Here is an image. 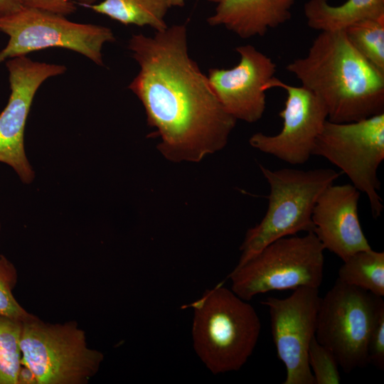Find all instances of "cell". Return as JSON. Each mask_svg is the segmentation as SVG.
Wrapping results in <instances>:
<instances>
[{
	"label": "cell",
	"instance_id": "cell-1",
	"mask_svg": "<svg viewBox=\"0 0 384 384\" xmlns=\"http://www.w3.org/2000/svg\"><path fill=\"white\" fill-rule=\"evenodd\" d=\"M128 48L139 70L129 85L172 162H199L223 149L237 120L223 107L207 75L189 55L185 24L153 36L134 34Z\"/></svg>",
	"mask_w": 384,
	"mask_h": 384
},
{
	"label": "cell",
	"instance_id": "cell-2",
	"mask_svg": "<svg viewBox=\"0 0 384 384\" xmlns=\"http://www.w3.org/2000/svg\"><path fill=\"white\" fill-rule=\"evenodd\" d=\"M324 105L335 123L384 112V73L351 44L343 30L320 31L307 54L286 66Z\"/></svg>",
	"mask_w": 384,
	"mask_h": 384
},
{
	"label": "cell",
	"instance_id": "cell-3",
	"mask_svg": "<svg viewBox=\"0 0 384 384\" xmlns=\"http://www.w3.org/2000/svg\"><path fill=\"white\" fill-rule=\"evenodd\" d=\"M192 306L193 344L200 359L213 374L239 370L261 331L253 306L222 286L206 291Z\"/></svg>",
	"mask_w": 384,
	"mask_h": 384
},
{
	"label": "cell",
	"instance_id": "cell-4",
	"mask_svg": "<svg viewBox=\"0 0 384 384\" xmlns=\"http://www.w3.org/2000/svg\"><path fill=\"white\" fill-rule=\"evenodd\" d=\"M20 384H85L99 370L103 354L87 346L75 321L22 323Z\"/></svg>",
	"mask_w": 384,
	"mask_h": 384
},
{
	"label": "cell",
	"instance_id": "cell-5",
	"mask_svg": "<svg viewBox=\"0 0 384 384\" xmlns=\"http://www.w3.org/2000/svg\"><path fill=\"white\" fill-rule=\"evenodd\" d=\"M259 166L270 188L268 206L262 220L247 231L238 265L279 238L301 231L313 232L311 217L316 202L341 175L329 168L272 171L261 164Z\"/></svg>",
	"mask_w": 384,
	"mask_h": 384
},
{
	"label": "cell",
	"instance_id": "cell-6",
	"mask_svg": "<svg viewBox=\"0 0 384 384\" xmlns=\"http://www.w3.org/2000/svg\"><path fill=\"white\" fill-rule=\"evenodd\" d=\"M324 251L313 232L279 238L235 267L229 275L231 290L248 302L270 291L319 288L324 277Z\"/></svg>",
	"mask_w": 384,
	"mask_h": 384
},
{
	"label": "cell",
	"instance_id": "cell-7",
	"mask_svg": "<svg viewBox=\"0 0 384 384\" xmlns=\"http://www.w3.org/2000/svg\"><path fill=\"white\" fill-rule=\"evenodd\" d=\"M383 310L381 297L338 278L321 297L315 338L334 353L346 373L368 364V339Z\"/></svg>",
	"mask_w": 384,
	"mask_h": 384
},
{
	"label": "cell",
	"instance_id": "cell-8",
	"mask_svg": "<svg viewBox=\"0 0 384 384\" xmlns=\"http://www.w3.org/2000/svg\"><path fill=\"white\" fill-rule=\"evenodd\" d=\"M325 158L345 174L361 193L366 194L372 215L383 210L378 193V169L384 159V112L358 121L325 122L312 156Z\"/></svg>",
	"mask_w": 384,
	"mask_h": 384
},
{
	"label": "cell",
	"instance_id": "cell-9",
	"mask_svg": "<svg viewBox=\"0 0 384 384\" xmlns=\"http://www.w3.org/2000/svg\"><path fill=\"white\" fill-rule=\"evenodd\" d=\"M0 31L9 37L7 45L0 51V63L56 47L78 52L102 65L103 45L115 41L112 31L107 27L73 22L65 16L26 6L0 18Z\"/></svg>",
	"mask_w": 384,
	"mask_h": 384
},
{
	"label": "cell",
	"instance_id": "cell-10",
	"mask_svg": "<svg viewBox=\"0 0 384 384\" xmlns=\"http://www.w3.org/2000/svg\"><path fill=\"white\" fill-rule=\"evenodd\" d=\"M321 297L319 288L300 287L284 299L268 297L271 331L287 375L284 384H315L308 350L315 336Z\"/></svg>",
	"mask_w": 384,
	"mask_h": 384
},
{
	"label": "cell",
	"instance_id": "cell-11",
	"mask_svg": "<svg viewBox=\"0 0 384 384\" xmlns=\"http://www.w3.org/2000/svg\"><path fill=\"white\" fill-rule=\"evenodd\" d=\"M11 95L0 113V162L10 166L23 183H31L35 172L24 148V131L33 97L48 78L63 74V65L36 62L26 55L8 59Z\"/></svg>",
	"mask_w": 384,
	"mask_h": 384
},
{
	"label": "cell",
	"instance_id": "cell-12",
	"mask_svg": "<svg viewBox=\"0 0 384 384\" xmlns=\"http://www.w3.org/2000/svg\"><path fill=\"white\" fill-rule=\"evenodd\" d=\"M280 88L287 93L281 131L274 135L262 132L252 134L249 143L253 148L292 165L305 164L312 156L317 137L327 119L323 102L311 91L289 85L274 77L265 86L267 91Z\"/></svg>",
	"mask_w": 384,
	"mask_h": 384
},
{
	"label": "cell",
	"instance_id": "cell-13",
	"mask_svg": "<svg viewBox=\"0 0 384 384\" xmlns=\"http://www.w3.org/2000/svg\"><path fill=\"white\" fill-rule=\"evenodd\" d=\"M238 63L232 68H211L207 75L225 110L236 120L248 123L260 120L266 107L265 85L276 73L272 58L252 45L235 48Z\"/></svg>",
	"mask_w": 384,
	"mask_h": 384
},
{
	"label": "cell",
	"instance_id": "cell-14",
	"mask_svg": "<svg viewBox=\"0 0 384 384\" xmlns=\"http://www.w3.org/2000/svg\"><path fill=\"white\" fill-rule=\"evenodd\" d=\"M360 195L351 183H333L322 191L313 210V233L324 250L343 262L357 252L371 248L358 218Z\"/></svg>",
	"mask_w": 384,
	"mask_h": 384
},
{
	"label": "cell",
	"instance_id": "cell-15",
	"mask_svg": "<svg viewBox=\"0 0 384 384\" xmlns=\"http://www.w3.org/2000/svg\"><path fill=\"white\" fill-rule=\"evenodd\" d=\"M295 0H220L209 25L223 26L241 38L263 36L288 21Z\"/></svg>",
	"mask_w": 384,
	"mask_h": 384
},
{
	"label": "cell",
	"instance_id": "cell-16",
	"mask_svg": "<svg viewBox=\"0 0 384 384\" xmlns=\"http://www.w3.org/2000/svg\"><path fill=\"white\" fill-rule=\"evenodd\" d=\"M304 12L311 28L319 32L341 31L363 19L384 16V0H347L338 6L328 0H309Z\"/></svg>",
	"mask_w": 384,
	"mask_h": 384
},
{
	"label": "cell",
	"instance_id": "cell-17",
	"mask_svg": "<svg viewBox=\"0 0 384 384\" xmlns=\"http://www.w3.org/2000/svg\"><path fill=\"white\" fill-rule=\"evenodd\" d=\"M86 8L124 25L149 26L161 31L168 27L165 16L171 6L169 0H103Z\"/></svg>",
	"mask_w": 384,
	"mask_h": 384
},
{
	"label": "cell",
	"instance_id": "cell-18",
	"mask_svg": "<svg viewBox=\"0 0 384 384\" xmlns=\"http://www.w3.org/2000/svg\"><path fill=\"white\" fill-rule=\"evenodd\" d=\"M338 279L342 282L384 296V252L361 250L343 261Z\"/></svg>",
	"mask_w": 384,
	"mask_h": 384
},
{
	"label": "cell",
	"instance_id": "cell-19",
	"mask_svg": "<svg viewBox=\"0 0 384 384\" xmlns=\"http://www.w3.org/2000/svg\"><path fill=\"white\" fill-rule=\"evenodd\" d=\"M343 31L355 48L384 73V16L358 21Z\"/></svg>",
	"mask_w": 384,
	"mask_h": 384
},
{
	"label": "cell",
	"instance_id": "cell-20",
	"mask_svg": "<svg viewBox=\"0 0 384 384\" xmlns=\"http://www.w3.org/2000/svg\"><path fill=\"white\" fill-rule=\"evenodd\" d=\"M22 323L0 316V384H20Z\"/></svg>",
	"mask_w": 384,
	"mask_h": 384
},
{
	"label": "cell",
	"instance_id": "cell-21",
	"mask_svg": "<svg viewBox=\"0 0 384 384\" xmlns=\"http://www.w3.org/2000/svg\"><path fill=\"white\" fill-rule=\"evenodd\" d=\"M308 362L315 384H338L341 376L334 353L320 344L315 336L308 350Z\"/></svg>",
	"mask_w": 384,
	"mask_h": 384
},
{
	"label": "cell",
	"instance_id": "cell-22",
	"mask_svg": "<svg viewBox=\"0 0 384 384\" xmlns=\"http://www.w3.org/2000/svg\"><path fill=\"white\" fill-rule=\"evenodd\" d=\"M16 281V268L8 260L0 266V316L24 322L36 316L24 309L13 295Z\"/></svg>",
	"mask_w": 384,
	"mask_h": 384
},
{
	"label": "cell",
	"instance_id": "cell-23",
	"mask_svg": "<svg viewBox=\"0 0 384 384\" xmlns=\"http://www.w3.org/2000/svg\"><path fill=\"white\" fill-rule=\"evenodd\" d=\"M368 362L380 370L384 369V310L379 314L370 334Z\"/></svg>",
	"mask_w": 384,
	"mask_h": 384
},
{
	"label": "cell",
	"instance_id": "cell-24",
	"mask_svg": "<svg viewBox=\"0 0 384 384\" xmlns=\"http://www.w3.org/2000/svg\"><path fill=\"white\" fill-rule=\"evenodd\" d=\"M85 7L95 4L97 0H77ZM23 6L43 10L53 14L68 16L73 14L77 7L71 0H22Z\"/></svg>",
	"mask_w": 384,
	"mask_h": 384
},
{
	"label": "cell",
	"instance_id": "cell-25",
	"mask_svg": "<svg viewBox=\"0 0 384 384\" xmlns=\"http://www.w3.org/2000/svg\"><path fill=\"white\" fill-rule=\"evenodd\" d=\"M23 6L22 0H0V18L11 15Z\"/></svg>",
	"mask_w": 384,
	"mask_h": 384
},
{
	"label": "cell",
	"instance_id": "cell-26",
	"mask_svg": "<svg viewBox=\"0 0 384 384\" xmlns=\"http://www.w3.org/2000/svg\"><path fill=\"white\" fill-rule=\"evenodd\" d=\"M210 2L218 4L220 0H207ZM186 0H169L171 7L178 6L181 7L184 6Z\"/></svg>",
	"mask_w": 384,
	"mask_h": 384
},
{
	"label": "cell",
	"instance_id": "cell-27",
	"mask_svg": "<svg viewBox=\"0 0 384 384\" xmlns=\"http://www.w3.org/2000/svg\"><path fill=\"white\" fill-rule=\"evenodd\" d=\"M9 260L2 255H0V266L6 263Z\"/></svg>",
	"mask_w": 384,
	"mask_h": 384
},
{
	"label": "cell",
	"instance_id": "cell-28",
	"mask_svg": "<svg viewBox=\"0 0 384 384\" xmlns=\"http://www.w3.org/2000/svg\"><path fill=\"white\" fill-rule=\"evenodd\" d=\"M0 230H1V224H0Z\"/></svg>",
	"mask_w": 384,
	"mask_h": 384
}]
</instances>
